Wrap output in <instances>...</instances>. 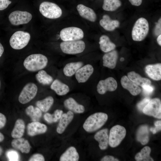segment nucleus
Instances as JSON below:
<instances>
[{
	"label": "nucleus",
	"mask_w": 161,
	"mask_h": 161,
	"mask_svg": "<svg viewBox=\"0 0 161 161\" xmlns=\"http://www.w3.org/2000/svg\"><path fill=\"white\" fill-rule=\"evenodd\" d=\"M74 113L71 111L63 114L56 129V131L59 134H62L65 130L74 117Z\"/></svg>",
	"instance_id": "obj_19"
},
{
	"label": "nucleus",
	"mask_w": 161,
	"mask_h": 161,
	"mask_svg": "<svg viewBox=\"0 0 161 161\" xmlns=\"http://www.w3.org/2000/svg\"><path fill=\"white\" fill-rule=\"evenodd\" d=\"M64 104L66 108L75 113H82L85 111L84 106L78 103L72 97H69L65 100Z\"/></svg>",
	"instance_id": "obj_22"
},
{
	"label": "nucleus",
	"mask_w": 161,
	"mask_h": 161,
	"mask_svg": "<svg viewBox=\"0 0 161 161\" xmlns=\"http://www.w3.org/2000/svg\"><path fill=\"white\" fill-rule=\"evenodd\" d=\"M11 145L13 147L20 150L22 153H28L30 151L31 147L28 141L23 138L13 140Z\"/></svg>",
	"instance_id": "obj_23"
},
{
	"label": "nucleus",
	"mask_w": 161,
	"mask_h": 161,
	"mask_svg": "<svg viewBox=\"0 0 161 161\" xmlns=\"http://www.w3.org/2000/svg\"><path fill=\"white\" fill-rule=\"evenodd\" d=\"M122 5L120 0H104L102 8L108 11H113L117 10Z\"/></svg>",
	"instance_id": "obj_35"
},
{
	"label": "nucleus",
	"mask_w": 161,
	"mask_h": 161,
	"mask_svg": "<svg viewBox=\"0 0 161 161\" xmlns=\"http://www.w3.org/2000/svg\"><path fill=\"white\" fill-rule=\"evenodd\" d=\"M137 139L143 145H145L148 143L149 131L147 126L143 125L139 128L137 132Z\"/></svg>",
	"instance_id": "obj_29"
},
{
	"label": "nucleus",
	"mask_w": 161,
	"mask_h": 161,
	"mask_svg": "<svg viewBox=\"0 0 161 161\" xmlns=\"http://www.w3.org/2000/svg\"><path fill=\"white\" fill-rule=\"evenodd\" d=\"M151 152V148L145 146L136 155L135 159L137 161H153L154 160L150 156Z\"/></svg>",
	"instance_id": "obj_31"
},
{
	"label": "nucleus",
	"mask_w": 161,
	"mask_h": 161,
	"mask_svg": "<svg viewBox=\"0 0 161 161\" xmlns=\"http://www.w3.org/2000/svg\"><path fill=\"white\" fill-rule=\"evenodd\" d=\"M126 130L123 126L116 125L110 130L109 135V144L111 147L118 146L125 138Z\"/></svg>",
	"instance_id": "obj_7"
},
{
	"label": "nucleus",
	"mask_w": 161,
	"mask_h": 161,
	"mask_svg": "<svg viewBox=\"0 0 161 161\" xmlns=\"http://www.w3.org/2000/svg\"><path fill=\"white\" fill-rule=\"evenodd\" d=\"M108 131L107 129H103L97 132L94 135L95 140L98 142L99 147L102 150L106 149L108 146Z\"/></svg>",
	"instance_id": "obj_17"
},
{
	"label": "nucleus",
	"mask_w": 161,
	"mask_h": 161,
	"mask_svg": "<svg viewBox=\"0 0 161 161\" xmlns=\"http://www.w3.org/2000/svg\"><path fill=\"white\" fill-rule=\"evenodd\" d=\"M37 81L43 85H49L53 81L52 77L44 70H39L35 75Z\"/></svg>",
	"instance_id": "obj_33"
},
{
	"label": "nucleus",
	"mask_w": 161,
	"mask_h": 161,
	"mask_svg": "<svg viewBox=\"0 0 161 161\" xmlns=\"http://www.w3.org/2000/svg\"><path fill=\"white\" fill-rule=\"evenodd\" d=\"M79 158V154L73 146H70L61 155L60 161H78Z\"/></svg>",
	"instance_id": "obj_24"
},
{
	"label": "nucleus",
	"mask_w": 161,
	"mask_h": 161,
	"mask_svg": "<svg viewBox=\"0 0 161 161\" xmlns=\"http://www.w3.org/2000/svg\"><path fill=\"white\" fill-rule=\"evenodd\" d=\"M144 114L158 118H161V102L158 98L150 100L143 108L142 111Z\"/></svg>",
	"instance_id": "obj_9"
},
{
	"label": "nucleus",
	"mask_w": 161,
	"mask_h": 161,
	"mask_svg": "<svg viewBox=\"0 0 161 161\" xmlns=\"http://www.w3.org/2000/svg\"><path fill=\"white\" fill-rule=\"evenodd\" d=\"M99 43L100 49L105 53L114 50L116 47L115 44L110 41L109 37L105 35L100 37Z\"/></svg>",
	"instance_id": "obj_26"
},
{
	"label": "nucleus",
	"mask_w": 161,
	"mask_h": 161,
	"mask_svg": "<svg viewBox=\"0 0 161 161\" xmlns=\"http://www.w3.org/2000/svg\"><path fill=\"white\" fill-rule=\"evenodd\" d=\"M48 60L47 57L41 54H31L24 60L23 65L27 70L36 72L42 70L47 65Z\"/></svg>",
	"instance_id": "obj_2"
},
{
	"label": "nucleus",
	"mask_w": 161,
	"mask_h": 161,
	"mask_svg": "<svg viewBox=\"0 0 161 161\" xmlns=\"http://www.w3.org/2000/svg\"><path fill=\"white\" fill-rule=\"evenodd\" d=\"M30 39V34L21 31L14 32L11 37L10 44L11 47L15 49H20L25 47Z\"/></svg>",
	"instance_id": "obj_5"
},
{
	"label": "nucleus",
	"mask_w": 161,
	"mask_h": 161,
	"mask_svg": "<svg viewBox=\"0 0 161 161\" xmlns=\"http://www.w3.org/2000/svg\"><path fill=\"white\" fill-rule=\"evenodd\" d=\"M4 51V47L0 43V57L2 56Z\"/></svg>",
	"instance_id": "obj_48"
},
{
	"label": "nucleus",
	"mask_w": 161,
	"mask_h": 161,
	"mask_svg": "<svg viewBox=\"0 0 161 161\" xmlns=\"http://www.w3.org/2000/svg\"><path fill=\"white\" fill-rule=\"evenodd\" d=\"M124 60V58H121L120 59V61H123Z\"/></svg>",
	"instance_id": "obj_53"
},
{
	"label": "nucleus",
	"mask_w": 161,
	"mask_h": 161,
	"mask_svg": "<svg viewBox=\"0 0 161 161\" xmlns=\"http://www.w3.org/2000/svg\"><path fill=\"white\" fill-rule=\"evenodd\" d=\"M63 114V111L61 110L56 109L55 111L53 114L56 122L60 119Z\"/></svg>",
	"instance_id": "obj_42"
},
{
	"label": "nucleus",
	"mask_w": 161,
	"mask_h": 161,
	"mask_svg": "<svg viewBox=\"0 0 161 161\" xmlns=\"http://www.w3.org/2000/svg\"><path fill=\"white\" fill-rule=\"evenodd\" d=\"M32 18V14L26 11L16 10L9 15L8 18L11 24L17 26L26 24L29 22Z\"/></svg>",
	"instance_id": "obj_11"
},
{
	"label": "nucleus",
	"mask_w": 161,
	"mask_h": 161,
	"mask_svg": "<svg viewBox=\"0 0 161 161\" xmlns=\"http://www.w3.org/2000/svg\"><path fill=\"white\" fill-rule=\"evenodd\" d=\"M157 41L158 44H159V45L161 46V34H160L158 36L157 38Z\"/></svg>",
	"instance_id": "obj_49"
},
{
	"label": "nucleus",
	"mask_w": 161,
	"mask_h": 161,
	"mask_svg": "<svg viewBox=\"0 0 161 161\" xmlns=\"http://www.w3.org/2000/svg\"><path fill=\"white\" fill-rule=\"evenodd\" d=\"M155 128H151L150 129V131L153 134L156 133L158 131L161 130V126H155Z\"/></svg>",
	"instance_id": "obj_47"
},
{
	"label": "nucleus",
	"mask_w": 161,
	"mask_h": 161,
	"mask_svg": "<svg viewBox=\"0 0 161 161\" xmlns=\"http://www.w3.org/2000/svg\"><path fill=\"white\" fill-rule=\"evenodd\" d=\"M27 133L31 136L45 133L47 130V126L38 122H33L27 126Z\"/></svg>",
	"instance_id": "obj_18"
},
{
	"label": "nucleus",
	"mask_w": 161,
	"mask_h": 161,
	"mask_svg": "<svg viewBox=\"0 0 161 161\" xmlns=\"http://www.w3.org/2000/svg\"><path fill=\"white\" fill-rule=\"evenodd\" d=\"M44 160L45 159L43 155L39 154L33 155L29 160L30 161H44Z\"/></svg>",
	"instance_id": "obj_38"
},
{
	"label": "nucleus",
	"mask_w": 161,
	"mask_h": 161,
	"mask_svg": "<svg viewBox=\"0 0 161 161\" xmlns=\"http://www.w3.org/2000/svg\"><path fill=\"white\" fill-rule=\"evenodd\" d=\"M94 70L93 66L90 64L82 66L75 74L76 80L79 83L86 82L93 74Z\"/></svg>",
	"instance_id": "obj_13"
},
{
	"label": "nucleus",
	"mask_w": 161,
	"mask_h": 161,
	"mask_svg": "<svg viewBox=\"0 0 161 161\" xmlns=\"http://www.w3.org/2000/svg\"><path fill=\"white\" fill-rule=\"evenodd\" d=\"M60 36L64 41L80 40L84 37V33L82 29L76 27L65 28L60 31Z\"/></svg>",
	"instance_id": "obj_8"
},
{
	"label": "nucleus",
	"mask_w": 161,
	"mask_h": 161,
	"mask_svg": "<svg viewBox=\"0 0 161 161\" xmlns=\"http://www.w3.org/2000/svg\"><path fill=\"white\" fill-rule=\"evenodd\" d=\"M161 18L159 20L158 23H157L154 30V33L156 35L161 34Z\"/></svg>",
	"instance_id": "obj_43"
},
{
	"label": "nucleus",
	"mask_w": 161,
	"mask_h": 161,
	"mask_svg": "<svg viewBox=\"0 0 161 161\" xmlns=\"http://www.w3.org/2000/svg\"><path fill=\"white\" fill-rule=\"evenodd\" d=\"M4 137L2 134L0 132V142H2L4 140Z\"/></svg>",
	"instance_id": "obj_51"
},
{
	"label": "nucleus",
	"mask_w": 161,
	"mask_h": 161,
	"mask_svg": "<svg viewBox=\"0 0 161 161\" xmlns=\"http://www.w3.org/2000/svg\"><path fill=\"white\" fill-rule=\"evenodd\" d=\"M2 152V150L1 148L0 147V156L1 155Z\"/></svg>",
	"instance_id": "obj_52"
},
{
	"label": "nucleus",
	"mask_w": 161,
	"mask_h": 161,
	"mask_svg": "<svg viewBox=\"0 0 161 161\" xmlns=\"http://www.w3.org/2000/svg\"><path fill=\"white\" fill-rule=\"evenodd\" d=\"M11 3V1L9 0H0V10L7 8Z\"/></svg>",
	"instance_id": "obj_41"
},
{
	"label": "nucleus",
	"mask_w": 161,
	"mask_h": 161,
	"mask_svg": "<svg viewBox=\"0 0 161 161\" xmlns=\"http://www.w3.org/2000/svg\"><path fill=\"white\" fill-rule=\"evenodd\" d=\"M117 87L116 80L113 78L109 77L99 81L97 87V91L99 94L103 95L107 91H114Z\"/></svg>",
	"instance_id": "obj_12"
},
{
	"label": "nucleus",
	"mask_w": 161,
	"mask_h": 161,
	"mask_svg": "<svg viewBox=\"0 0 161 161\" xmlns=\"http://www.w3.org/2000/svg\"><path fill=\"white\" fill-rule=\"evenodd\" d=\"M41 110L38 107H34L30 105L25 110L26 113L31 118L33 122H38L42 115Z\"/></svg>",
	"instance_id": "obj_32"
},
{
	"label": "nucleus",
	"mask_w": 161,
	"mask_h": 161,
	"mask_svg": "<svg viewBox=\"0 0 161 161\" xmlns=\"http://www.w3.org/2000/svg\"><path fill=\"white\" fill-rule=\"evenodd\" d=\"M154 125L155 126H161V120H158L155 122Z\"/></svg>",
	"instance_id": "obj_50"
},
{
	"label": "nucleus",
	"mask_w": 161,
	"mask_h": 161,
	"mask_svg": "<svg viewBox=\"0 0 161 161\" xmlns=\"http://www.w3.org/2000/svg\"><path fill=\"white\" fill-rule=\"evenodd\" d=\"M129 1L132 5L138 6L141 4L143 0H129Z\"/></svg>",
	"instance_id": "obj_46"
},
{
	"label": "nucleus",
	"mask_w": 161,
	"mask_h": 161,
	"mask_svg": "<svg viewBox=\"0 0 161 161\" xmlns=\"http://www.w3.org/2000/svg\"><path fill=\"white\" fill-rule=\"evenodd\" d=\"M83 65L81 61L72 62L66 64L64 67L63 72L65 75L71 77L75 74L77 70Z\"/></svg>",
	"instance_id": "obj_28"
},
{
	"label": "nucleus",
	"mask_w": 161,
	"mask_h": 161,
	"mask_svg": "<svg viewBox=\"0 0 161 161\" xmlns=\"http://www.w3.org/2000/svg\"><path fill=\"white\" fill-rule=\"evenodd\" d=\"M54 102L53 97L51 96L47 97L44 99L36 102V104L42 111H48Z\"/></svg>",
	"instance_id": "obj_34"
},
{
	"label": "nucleus",
	"mask_w": 161,
	"mask_h": 161,
	"mask_svg": "<svg viewBox=\"0 0 161 161\" xmlns=\"http://www.w3.org/2000/svg\"><path fill=\"white\" fill-rule=\"evenodd\" d=\"M77 10L80 15L82 18L91 22H94L97 19V15L92 9L82 4L77 6Z\"/></svg>",
	"instance_id": "obj_16"
},
{
	"label": "nucleus",
	"mask_w": 161,
	"mask_h": 161,
	"mask_svg": "<svg viewBox=\"0 0 161 161\" xmlns=\"http://www.w3.org/2000/svg\"><path fill=\"white\" fill-rule=\"evenodd\" d=\"M149 24L147 20L143 17L138 18L133 27L131 36L133 40L135 41L143 40L149 32Z\"/></svg>",
	"instance_id": "obj_3"
},
{
	"label": "nucleus",
	"mask_w": 161,
	"mask_h": 161,
	"mask_svg": "<svg viewBox=\"0 0 161 161\" xmlns=\"http://www.w3.org/2000/svg\"><path fill=\"white\" fill-rule=\"evenodd\" d=\"M108 118V115L105 113H95L86 119L83 125V128L86 132H94L101 128L105 124Z\"/></svg>",
	"instance_id": "obj_1"
},
{
	"label": "nucleus",
	"mask_w": 161,
	"mask_h": 161,
	"mask_svg": "<svg viewBox=\"0 0 161 161\" xmlns=\"http://www.w3.org/2000/svg\"><path fill=\"white\" fill-rule=\"evenodd\" d=\"M150 99L148 97H146L139 102L137 105V107L140 111H142L143 108L148 103Z\"/></svg>",
	"instance_id": "obj_37"
},
{
	"label": "nucleus",
	"mask_w": 161,
	"mask_h": 161,
	"mask_svg": "<svg viewBox=\"0 0 161 161\" xmlns=\"http://www.w3.org/2000/svg\"><path fill=\"white\" fill-rule=\"evenodd\" d=\"M6 119L3 114L0 113V129L4 127L6 123Z\"/></svg>",
	"instance_id": "obj_45"
},
{
	"label": "nucleus",
	"mask_w": 161,
	"mask_h": 161,
	"mask_svg": "<svg viewBox=\"0 0 161 161\" xmlns=\"http://www.w3.org/2000/svg\"><path fill=\"white\" fill-rule=\"evenodd\" d=\"M120 81L122 87L128 90L133 95H137L140 93L141 89L139 86L131 80L127 76H123Z\"/></svg>",
	"instance_id": "obj_14"
},
{
	"label": "nucleus",
	"mask_w": 161,
	"mask_h": 161,
	"mask_svg": "<svg viewBox=\"0 0 161 161\" xmlns=\"http://www.w3.org/2000/svg\"><path fill=\"white\" fill-rule=\"evenodd\" d=\"M44 118L49 123L56 122L53 114L46 113L44 115Z\"/></svg>",
	"instance_id": "obj_39"
},
{
	"label": "nucleus",
	"mask_w": 161,
	"mask_h": 161,
	"mask_svg": "<svg viewBox=\"0 0 161 161\" xmlns=\"http://www.w3.org/2000/svg\"><path fill=\"white\" fill-rule=\"evenodd\" d=\"M99 23L105 30L110 31L114 30L120 25V22L118 20L112 19L107 14L103 15L102 18L100 21Z\"/></svg>",
	"instance_id": "obj_21"
},
{
	"label": "nucleus",
	"mask_w": 161,
	"mask_h": 161,
	"mask_svg": "<svg viewBox=\"0 0 161 161\" xmlns=\"http://www.w3.org/2000/svg\"></svg>",
	"instance_id": "obj_54"
},
{
	"label": "nucleus",
	"mask_w": 161,
	"mask_h": 161,
	"mask_svg": "<svg viewBox=\"0 0 161 161\" xmlns=\"http://www.w3.org/2000/svg\"><path fill=\"white\" fill-rule=\"evenodd\" d=\"M145 71L151 79L155 80L161 79V64H149L145 67Z\"/></svg>",
	"instance_id": "obj_20"
},
{
	"label": "nucleus",
	"mask_w": 161,
	"mask_h": 161,
	"mask_svg": "<svg viewBox=\"0 0 161 161\" xmlns=\"http://www.w3.org/2000/svg\"><path fill=\"white\" fill-rule=\"evenodd\" d=\"M118 57L117 52L113 50L105 53L103 57V66L110 69L114 68Z\"/></svg>",
	"instance_id": "obj_15"
},
{
	"label": "nucleus",
	"mask_w": 161,
	"mask_h": 161,
	"mask_svg": "<svg viewBox=\"0 0 161 161\" xmlns=\"http://www.w3.org/2000/svg\"><path fill=\"white\" fill-rule=\"evenodd\" d=\"M38 91L37 86L32 83H29L23 87L18 97V100L25 104L32 100L36 96Z\"/></svg>",
	"instance_id": "obj_10"
},
{
	"label": "nucleus",
	"mask_w": 161,
	"mask_h": 161,
	"mask_svg": "<svg viewBox=\"0 0 161 161\" xmlns=\"http://www.w3.org/2000/svg\"><path fill=\"white\" fill-rule=\"evenodd\" d=\"M84 42L81 40L64 41L60 44L63 52L70 55H75L82 52L85 48Z\"/></svg>",
	"instance_id": "obj_6"
},
{
	"label": "nucleus",
	"mask_w": 161,
	"mask_h": 161,
	"mask_svg": "<svg viewBox=\"0 0 161 161\" xmlns=\"http://www.w3.org/2000/svg\"><path fill=\"white\" fill-rule=\"evenodd\" d=\"M39 10L44 17L49 19H56L60 17L62 14V10L55 3L45 1L40 5Z\"/></svg>",
	"instance_id": "obj_4"
},
{
	"label": "nucleus",
	"mask_w": 161,
	"mask_h": 161,
	"mask_svg": "<svg viewBox=\"0 0 161 161\" xmlns=\"http://www.w3.org/2000/svg\"><path fill=\"white\" fill-rule=\"evenodd\" d=\"M127 77L137 85L142 87L144 85H151V81L149 79L142 77L139 74L134 71L128 72Z\"/></svg>",
	"instance_id": "obj_27"
},
{
	"label": "nucleus",
	"mask_w": 161,
	"mask_h": 161,
	"mask_svg": "<svg viewBox=\"0 0 161 161\" xmlns=\"http://www.w3.org/2000/svg\"><path fill=\"white\" fill-rule=\"evenodd\" d=\"M25 127L24 121L21 119H17L11 133L12 137L14 138L21 137L24 134Z\"/></svg>",
	"instance_id": "obj_30"
},
{
	"label": "nucleus",
	"mask_w": 161,
	"mask_h": 161,
	"mask_svg": "<svg viewBox=\"0 0 161 161\" xmlns=\"http://www.w3.org/2000/svg\"><path fill=\"white\" fill-rule=\"evenodd\" d=\"M50 88L60 96L65 95L69 91V86L58 79L55 80L52 82Z\"/></svg>",
	"instance_id": "obj_25"
},
{
	"label": "nucleus",
	"mask_w": 161,
	"mask_h": 161,
	"mask_svg": "<svg viewBox=\"0 0 161 161\" xmlns=\"http://www.w3.org/2000/svg\"><path fill=\"white\" fill-rule=\"evenodd\" d=\"M143 92L145 94L147 95L152 93L154 90V88L151 85H144L142 87Z\"/></svg>",
	"instance_id": "obj_40"
},
{
	"label": "nucleus",
	"mask_w": 161,
	"mask_h": 161,
	"mask_svg": "<svg viewBox=\"0 0 161 161\" xmlns=\"http://www.w3.org/2000/svg\"><path fill=\"white\" fill-rule=\"evenodd\" d=\"M7 156L9 161H18L19 155L17 151L14 150H9L7 152Z\"/></svg>",
	"instance_id": "obj_36"
},
{
	"label": "nucleus",
	"mask_w": 161,
	"mask_h": 161,
	"mask_svg": "<svg viewBox=\"0 0 161 161\" xmlns=\"http://www.w3.org/2000/svg\"><path fill=\"white\" fill-rule=\"evenodd\" d=\"M101 161H118L119 160L111 155H106L100 160Z\"/></svg>",
	"instance_id": "obj_44"
}]
</instances>
